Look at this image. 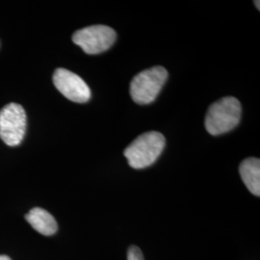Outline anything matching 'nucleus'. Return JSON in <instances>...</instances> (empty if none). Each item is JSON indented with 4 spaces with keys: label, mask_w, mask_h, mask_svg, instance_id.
<instances>
[{
    "label": "nucleus",
    "mask_w": 260,
    "mask_h": 260,
    "mask_svg": "<svg viewBox=\"0 0 260 260\" xmlns=\"http://www.w3.org/2000/svg\"><path fill=\"white\" fill-rule=\"evenodd\" d=\"M241 103L233 96H224L214 103L205 116V128L213 136L235 128L241 120Z\"/></svg>",
    "instance_id": "obj_1"
},
{
    "label": "nucleus",
    "mask_w": 260,
    "mask_h": 260,
    "mask_svg": "<svg viewBox=\"0 0 260 260\" xmlns=\"http://www.w3.org/2000/svg\"><path fill=\"white\" fill-rule=\"evenodd\" d=\"M165 137L156 131H149L140 135L124 149L123 154L133 169L151 166L165 148Z\"/></svg>",
    "instance_id": "obj_2"
},
{
    "label": "nucleus",
    "mask_w": 260,
    "mask_h": 260,
    "mask_svg": "<svg viewBox=\"0 0 260 260\" xmlns=\"http://www.w3.org/2000/svg\"><path fill=\"white\" fill-rule=\"evenodd\" d=\"M167 78V70L161 66L141 72L130 83L131 99L141 105L153 103Z\"/></svg>",
    "instance_id": "obj_3"
},
{
    "label": "nucleus",
    "mask_w": 260,
    "mask_h": 260,
    "mask_svg": "<svg viewBox=\"0 0 260 260\" xmlns=\"http://www.w3.org/2000/svg\"><path fill=\"white\" fill-rule=\"evenodd\" d=\"M26 114L21 105L9 103L0 110V138L10 147H16L24 138Z\"/></svg>",
    "instance_id": "obj_4"
},
{
    "label": "nucleus",
    "mask_w": 260,
    "mask_h": 260,
    "mask_svg": "<svg viewBox=\"0 0 260 260\" xmlns=\"http://www.w3.org/2000/svg\"><path fill=\"white\" fill-rule=\"evenodd\" d=\"M117 34L114 29L106 25H92L76 31L73 41L87 54H99L114 45Z\"/></svg>",
    "instance_id": "obj_5"
},
{
    "label": "nucleus",
    "mask_w": 260,
    "mask_h": 260,
    "mask_svg": "<svg viewBox=\"0 0 260 260\" xmlns=\"http://www.w3.org/2000/svg\"><path fill=\"white\" fill-rule=\"evenodd\" d=\"M53 84L60 93L74 103H85L91 99V90L83 79L66 69L56 70Z\"/></svg>",
    "instance_id": "obj_6"
},
{
    "label": "nucleus",
    "mask_w": 260,
    "mask_h": 260,
    "mask_svg": "<svg viewBox=\"0 0 260 260\" xmlns=\"http://www.w3.org/2000/svg\"><path fill=\"white\" fill-rule=\"evenodd\" d=\"M25 219L35 231L45 236L53 235L58 230V224L54 217L47 210L40 207L31 209L26 214Z\"/></svg>",
    "instance_id": "obj_7"
},
{
    "label": "nucleus",
    "mask_w": 260,
    "mask_h": 260,
    "mask_svg": "<svg viewBox=\"0 0 260 260\" xmlns=\"http://www.w3.org/2000/svg\"><path fill=\"white\" fill-rule=\"evenodd\" d=\"M242 180L252 195L260 196V160L246 158L239 167Z\"/></svg>",
    "instance_id": "obj_8"
},
{
    "label": "nucleus",
    "mask_w": 260,
    "mask_h": 260,
    "mask_svg": "<svg viewBox=\"0 0 260 260\" xmlns=\"http://www.w3.org/2000/svg\"><path fill=\"white\" fill-rule=\"evenodd\" d=\"M127 260H145V258L138 247L130 246L127 251Z\"/></svg>",
    "instance_id": "obj_9"
},
{
    "label": "nucleus",
    "mask_w": 260,
    "mask_h": 260,
    "mask_svg": "<svg viewBox=\"0 0 260 260\" xmlns=\"http://www.w3.org/2000/svg\"><path fill=\"white\" fill-rule=\"evenodd\" d=\"M0 260H12L8 255H0Z\"/></svg>",
    "instance_id": "obj_10"
},
{
    "label": "nucleus",
    "mask_w": 260,
    "mask_h": 260,
    "mask_svg": "<svg viewBox=\"0 0 260 260\" xmlns=\"http://www.w3.org/2000/svg\"><path fill=\"white\" fill-rule=\"evenodd\" d=\"M254 4H255V6L257 7V9L259 10V1H254Z\"/></svg>",
    "instance_id": "obj_11"
}]
</instances>
